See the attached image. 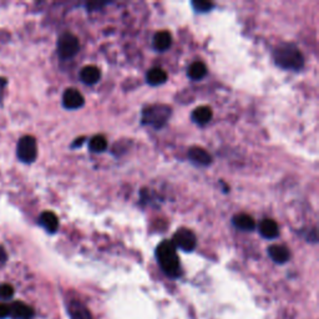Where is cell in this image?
Listing matches in <instances>:
<instances>
[{
  "instance_id": "8fae6325",
  "label": "cell",
  "mask_w": 319,
  "mask_h": 319,
  "mask_svg": "<svg viewBox=\"0 0 319 319\" xmlns=\"http://www.w3.org/2000/svg\"><path fill=\"white\" fill-rule=\"evenodd\" d=\"M100 78H101L100 69L97 66H94V65L83 67V70L80 72L81 81L86 85H94V84L99 83Z\"/></svg>"
},
{
  "instance_id": "5b68a950",
  "label": "cell",
  "mask_w": 319,
  "mask_h": 319,
  "mask_svg": "<svg viewBox=\"0 0 319 319\" xmlns=\"http://www.w3.org/2000/svg\"><path fill=\"white\" fill-rule=\"evenodd\" d=\"M19 160L25 163H31L37 160L38 145L37 140L32 136H24L19 140L18 150H16Z\"/></svg>"
},
{
  "instance_id": "ac0fdd59",
  "label": "cell",
  "mask_w": 319,
  "mask_h": 319,
  "mask_svg": "<svg viewBox=\"0 0 319 319\" xmlns=\"http://www.w3.org/2000/svg\"><path fill=\"white\" fill-rule=\"evenodd\" d=\"M171 35L168 31H159L154 37V48L159 51L167 50L171 46Z\"/></svg>"
},
{
  "instance_id": "4fadbf2b",
  "label": "cell",
  "mask_w": 319,
  "mask_h": 319,
  "mask_svg": "<svg viewBox=\"0 0 319 319\" xmlns=\"http://www.w3.org/2000/svg\"><path fill=\"white\" fill-rule=\"evenodd\" d=\"M260 232L264 238H276V237L279 234V228H278V225L274 222L273 220H269V218H266L260 223Z\"/></svg>"
},
{
  "instance_id": "5bb4252c",
  "label": "cell",
  "mask_w": 319,
  "mask_h": 319,
  "mask_svg": "<svg viewBox=\"0 0 319 319\" xmlns=\"http://www.w3.org/2000/svg\"><path fill=\"white\" fill-rule=\"evenodd\" d=\"M234 227L241 231H253L256 227V222L250 215L238 214L233 217L232 220Z\"/></svg>"
},
{
  "instance_id": "9c48e42d",
  "label": "cell",
  "mask_w": 319,
  "mask_h": 319,
  "mask_svg": "<svg viewBox=\"0 0 319 319\" xmlns=\"http://www.w3.org/2000/svg\"><path fill=\"white\" fill-rule=\"evenodd\" d=\"M10 307V317L14 319H32L34 309L23 302H15Z\"/></svg>"
},
{
  "instance_id": "277c9868",
  "label": "cell",
  "mask_w": 319,
  "mask_h": 319,
  "mask_svg": "<svg viewBox=\"0 0 319 319\" xmlns=\"http://www.w3.org/2000/svg\"><path fill=\"white\" fill-rule=\"evenodd\" d=\"M80 50V44L78 38L70 32H65L59 38L58 54L62 60H69L74 58Z\"/></svg>"
},
{
  "instance_id": "6da1fadb",
  "label": "cell",
  "mask_w": 319,
  "mask_h": 319,
  "mask_svg": "<svg viewBox=\"0 0 319 319\" xmlns=\"http://www.w3.org/2000/svg\"><path fill=\"white\" fill-rule=\"evenodd\" d=\"M273 58L276 64L285 70L298 72L303 67L304 58L301 50L294 44L283 43L279 44L273 51Z\"/></svg>"
},
{
  "instance_id": "3957f363",
  "label": "cell",
  "mask_w": 319,
  "mask_h": 319,
  "mask_svg": "<svg viewBox=\"0 0 319 319\" xmlns=\"http://www.w3.org/2000/svg\"><path fill=\"white\" fill-rule=\"evenodd\" d=\"M171 108L167 105H162V103H157V105L147 106L143 111V124L152 126L154 129L160 130L167 124L168 119L171 116Z\"/></svg>"
},
{
  "instance_id": "d4e9b609",
  "label": "cell",
  "mask_w": 319,
  "mask_h": 319,
  "mask_svg": "<svg viewBox=\"0 0 319 319\" xmlns=\"http://www.w3.org/2000/svg\"><path fill=\"white\" fill-rule=\"evenodd\" d=\"M3 85H4V81H3V79H0V92H2Z\"/></svg>"
},
{
  "instance_id": "d6986e66",
  "label": "cell",
  "mask_w": 319,
  "mask_h": 319,
  "mask_svg": "<svg viewBox=\"0 0 319 319\" xmlns=\"http://www.w3.org/2000/svg\"><path fill=\"white\" fill-rule=\"evenodd\" d=\"M187 75H189V78L192 79V80H201V79H203L204 76L207 75L206 65L201 61L193 62V64L190 65Z\"/></svg>"
},
{
  "instance_id": "7c38bea8",
  "label": "cell",
  "mask_w": 319,
  "mask_h": 319,
  "mask_svg": "<svg viewBox=\"0 0 319 319\" xmlns=\"http://www.w3.org/2000/svg\"><path fill=\"white\" fill-rule=\"evenodd\" d=\"M268 255L272 258V261L276 262L278 264H283L288 262L291 257V253L288 248L286 246H280V244H273L268 248Z\"/></svg>"
},
{
  "instance_id": "44dd1931",
  "label": "cell",
  "mask_w": 319,
  "mask_h": 319,
  "mask_svg": "<svg viewBox=\"0 0 319 319\" xmlns=\"http://www.w3.org/2000/svg\"><path fill=\"white\" fill-rule=\"evenodd\" d=\"M192 7L195 12L207 13L214 8V4L209 2H204V0H197V2H192Z\"/></svg>"
},
{
  "instance_id": "7a4b0ae2",
  "label": "cell",
  "mask_w": 319,
  "mask_h": 319,
  "mask_svg": "<svg viewBox=\"0 0 319 319\" xmlns=\"http://www.w3.org/2000/svg\"><path fill=\"white\" fill-rule=\"evenodd\" d=\"M156 258L166 276L177 278L181 276V264L176 247L171 241H162L156 248Z\"/></svg>"
},
{
  "instance_id": "9a60e30c",
  "label": "cell",
  "mask_w": 319,
  "mask_h": 319,
  "mask_svg": "<svg viewBox=\"0 0 319 319\" xmlns=\"http://www.w3.org/2000/svg\"><path fill=\"white\" fill-rule=\"evenodd\" d=\"M40 223L50 233H55L59 228V220L56 215L53 214V212H43L42 216H40Z\"/></svg>"
},
{
  "instance_id": "7402d4cb",
  "label": "cell",
  "mask_w": 319,
  "mask_h": 319,
  "mask_svg": "<svg viewBox=\"0 0 319 319\" xmlns=\"http://www.w3.org/2000/svg\"><path fill=\"white\" fill-rule=\"evenodd\" d=\"M14 296V288L10 285H2L0 286V298L2 299H10Z\"/></svg>"
},
{
  "instance_id": "2e32d148",
  "label": "cell",
  "mask_w": 319,
  "mask_h": 319,
  "mask_svg": "<svg viewBox=\"0 0 319 319\" xmlns=\"http://www.w3.org/2000/svg\"><path fill=\"white\" fill-rule=\"evenodd\" d=\"M146 80L150 85L159 86L166 83L167 80V74L163 72L160 67H154L146 74Z\"/></svg>"
},
{
  "instance_id": "e0dca14e",
  "label": "cell",
  "mask_w": 319,
  "mask_h": 319,
  "mask_svg": "<svg viewBox=\"0 0 319 319\" xmlns=\"http://www.w3.org/2000/svg\"><path fill=\"white\" fill-rule=\"evenodd\" d=\"M212 119V110L207 106H201V108L195 109V111L192 113V120L193 122H196L197 125H203L208 124Z\"/></svg>"
},
{
  "instance_id": "8992f818",
  "label": "cell",
  "mask_w": 319,
  "mask_h": 319,
  "mask_svg": "<svg viewBox=\"0 0 319 319\" xmlns=\"http://www.w3.org/2000/svg\"><path fill=\"white\" fill-rule=\"evenodd\" d=\"M173 246L176 248H180L184 252H192L197 244V238H196L195 233L189 228H180L173 234V238L171 241Z\"/></svg>"
},
{
  "instance_id": "52a82bcc",
  "label": "cell",
  "mask_w": 319,
  "mask_h": 319,
  "mask_svg": "<svg viewBox=\"0 0 319 319\" xmlns=\"http://www.w3.org/2000/svg\"><path fill=\"white\" fill-rule=\"evenodd\" d=\"M84 96L76 89H67L62 96V105L69 110H76L84 106Z\"/></svg>"
},
{
  "instance_id": "30bf717a",
  "label": "cell",
  "mask_w": 319,
  "mask_h": 319,
  "mask_svg": "<svg viewBox=\"0 0 319 319\" xmlns=\"http://www.w3.org/2000/svg\"><path fill=\"white\" fill-rule=\"evenodd\" d=\"M189 159L197 166H208L211 163V155L201 147H191L189 150Z\"/></svg>"
},
{
  "instance_id": "603a6c76",
  "label": "cell",
  "mask_w": 319,
  "mask_h": 319,
  "mask_svg": "<svg viewBox=\"0 0 319 319\" xmlns=\"http://www.w3.org/2000/svg\"><path fill=\"white\" fill-rule=\"evenodd\" d=\"M10 317V307L8 304L0 303V319Z\"/></svg>"
},
{
  "instance_id": "cb8c5ba5",
  "label": "cell",
  "mask_w": 319,
  "mask_h": 319,
  "mask_svg": "<svg viewBox=\"0 0 319 319\" xmlns=\"http://www.w3.org/2000/svg\"><path fill=\"white\" fill-rule=\"evenodd\" d=\"M84 143V137H81V138H78V141H76L75 144H73V147H76V146H79V145H81V144Z\"/></svg>"
},
{
  "instance_id": "ba28073f",
  "label": "cell",
  "mask_w": 319,
  "mask_h": 319,
  "mask_svg": "<svg viewBox=\"0 0 319 319\" xmlns=\"http://www.w3.org/2000/svg\"><path fill=\"white\" fill-rule=\"evenodd\" d=\"M67 313L70 319H94L90 310L79 301H73L67 304Z\"/></svg>"
},
{
  "instance_id": "ffe728a7",
  "label": "cell",
  "mask_w": 319,
  "mask_h": 319,
  "mask_svg": "<svg viewBox=\"0 0 319 319\" xmlns=\"http://www.w3.org/2000/svg\"><path fill=\"white\" fill-rule=\"evenodd\" d=\"M90 151L92 152H103L108 149V140H106L105 136L102 135H96L90 140L89 144Z\"/></svg>"
}]
</instances>
